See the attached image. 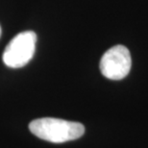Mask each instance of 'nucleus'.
<instances>
[{"instance_id":"2","label":"nucleus","mask_w":148,"mask_h":148,"mask_svg":"<svg viewBox=\"0 0 148 148\" xmlns=\"http://www.w3.org/2000/svg\"><path fill=\"white\" fill-rule=\"evenodd\" d=\"M37 35L33 31L17 34L8 43L3 53V62L11 69H20L26 66L34 57L36 51Z\"/></svg>"},{"instance_id":"4","label":"nucleus","mask_w":148,"mask_h":148,"mask_svg":"<svg viewBox=\"0 0 148 148\" xmlns=\"http://www.w3.org/2000/svg\"><path fill=\"white\" fill-rule=\"evenodd\" d=\"M0 37H1V26H0Z\"/></svg>"},{"instance_id":"3","label":"nucleus","mask_w":148,"mask_h":148,"mask_svg":"<svg viewBox=\"0 0 148 148\" xmlns=\"http://www.w3.org/2000/svg\"><path fill=\"white\" fill-rule=\"evenodd\" d=\"M132 60L130 51L124 45H114L107 50L100 60V70L106 78L121 80L128 75Z\"/></svg>"},{"instance_id":"1","label":"nucleus","mask_w":148,"mask_h":148,"mask_svg":"<svg viewBox=\"0 0 148 148\" xmlns=\"http://www.w3.org/2000/svg\"><path fill=\"white\" fill-rule=\"evenodd\" d=\"M29 130L40 140L53 143L77 140L85 133L83 124L54 117H42L31 121Z\"/></svg>"}]
</instances>
